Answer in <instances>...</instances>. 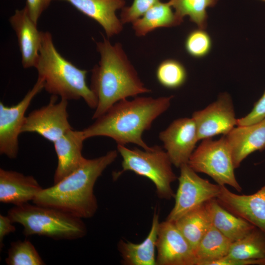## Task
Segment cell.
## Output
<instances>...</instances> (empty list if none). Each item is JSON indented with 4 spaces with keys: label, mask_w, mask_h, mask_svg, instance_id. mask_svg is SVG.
Listing matches in <instances>:
<instances>
[{
    "label": "cell",
    "mask_w": 265,
    "mask_h": 265,
    "mask_svg": "<svg viewBox=\"0 0 265 265\" xmlns=\"http://www.w3.org/2000/svg\"><path fill=\"white\" fill-rule=\"evenodd\" d=\"M173 96L135 97L121 100L82 130L85 139L103 136L111 138L117 145H137L144 150L149 146L142 133L149 130L154 121L169 107Z\"/></svg>",
    "instance_id": "6da1fadb"
},
{
    "label": "cell",
    "mask_w": 265,
    "mask_h": 265,
    "mask_svg": "<svg viewBox=\"0 0 265 265\" xmlns=\"http://www.w3.org/2000/svg\"><path fill=\"white\" fill-rule=\"evenodd\" d=\"M96 44L100 60L92 69L90 87L98 100L93 119L121 100L151 91L140 79L120 43L112 45L103 36V41Z\"/></svg>",
    "instance_id": "7a4b0ae2"
},
{
    "label": "cell",
    "mask_w": 265,
    "mask_h": 265,
    "mask_svg": "<svg viewBox=\"0 0 265 265\" xmlns=\"http://www.w3.org/2000/svg\"><path fill=\"white\" fill-rule=\"evenodd\" d=\"M118 151L84 160L75 171L47 188H43L33 203L56 209L80 218H90L98 209L94 186L98 178L117 158Z\"/></svg>",
    "instance_id": "3957f363"
},
{
    "label": "cell",
    "mask_w": 265,
    "mask_h": 265,
    "mask_svg": "<svg viewBox=\"0 0 265 265\" xmlns=\"http://www.w3.org/2000/svg\"><path fill=\"white\" fill-rule=\"evenodd\" d=\"M35 67L49 93L67 100L82 98L90 108H96L97 98L86 83L87 71L78 68L58 53L49 32H41L39 55Z\"/></svg>",
    "instance_id": "277c9868"
},
{
    "label": "cell",
    "mask_w": 265,
    "mask_h": 265,
    "mask_svg": "<svg viewBox=\"0 0 265 265\" xmlns=\"http://www.w3.org/2000/svg\"><path fill=\"white\" fill-rule=\"evenodd\" d=\"M7 215L14 223L23 226L26 237L38 235L55 240H74L82 238L87 233L81 218L34 203L15 206Z\"/></svg>",
    "instance_id": "5b68a950"
},
{
    "label": "cell",
    "mask_w": 265,
    "mask_h": 265,
    "mask_svg": "<svg viewBox=\"0 0 265 265\" xmlns=\"http://www.w3.org/2000/svg\"><path fill=\"white\" fill-rule=\"evenodd\" d=\"M117 148L122 158V170L116 174V178L126 171H132L152 181L159 198L170 200L175 197L171 185L177 177L168 155L160 146L141 150L117 145Z\"/></svg>",
    "instance_id": "8992f818"
},
{
    "label": "cell",
    "mask_w": 265,
    "mask_h": 265,
    "mask_svg": "<svg viewBox=\"0 0 265 265\" xmlns=\"http://www.w3.org/2000/svg\"><path fill=\"white\" fill-rule=\"evenodd\" d=\"M187 164L196 172L208 175L220 186L228 185L238 192L242 190L235 176L232 152L224 135L217 140H202Z\"/></svg>",
    "instance_id": "52a82bcc"
},
{
    "label": "cell",
    "mask_w": 265,
    "mask_h": 265,
    "mask_svg": "<svg viewBox=\"0 0 265 265\" xmlns=\"http://www.w3.org/2000/svg\"><path fill=\"white\" fill-rule=\"evenodd\" d=\"M180 168L175 204L166 219L172 222L203 204L216 199L220 191V185L200 177L187 163L183 164Z\"/></svg>",
    "instance_id": "ba28073f"
},
{
    "label": "cell",
    "mask_w": 265,
    "mask_h": 265,
    "mask_svg": "<svg viewBox=\"0 0 265 265\" xmlns=\"http://www.w3.org/2000/svg\"><path fill=\"white\" fill-rule=\"evenodd\" d=\"M43 80L38 77L33 87L18 104L5 106L0 102V153L11 159L19 152V135L25 121L26 111L34 97L44 89Z\"/></svg>",
    "instance_id": "9c48e42d"
},
{
    "label": "cell",
    "mask_w": 265,
    "mask_h": 265,
    "mask_svg": "<svg viewBox=\"0 0 265 265\" xmlns=\"http://www.w3.org/2000/svg\"><path fill=\"white\" fill-rule=\"evenodd\" d=\"M58 96L52 95L49 103L26 116L21 133L34 132L53 143L72 129L68 120V100L56 102Z\"/></svg>",
    "instance_id": "30bf717a"
},
{
    "label": "cell",
    "mask_w": 265,
    "mask_h": 265,
    "mask_svg": "<svg viewBox=\"0 0 265 265\" xmlns=\"http://www.w3.org/2000/svg\"><path fill=\"white\" fill-rule=\"evenodd\" d=\"M191 117L196 125L199 141L226 135L237 126L233 102L227 93L220 94L215 101L193 112Z\"/></svg>",
    "instance_id": "8fae6325"
},
{
    "label": "cell",
    "mask_w": 265,
    "mask_h": 265,
    "mask_svg": "<svg viewBox=\"0 0 265 265\" xmlns=\"http://www.w3.org/2000/svg\"><path fill=\"white\" fill-rule=\"evenodd\" d=\"M159 136L172 164L178 168L188 163L199 141L192 117L175 120Z\"/></svg>",
    "instance_id": "7c38bea8"
},
{
    "label": "cell",
    "mask_w": 265,
    "mask_h": 265,
    "mask_svg": "<svg viewBox=\"0 0 265 265\" xmlns=\"http://www.w3.org/2000/svg\"><path fill=\"white\" fill-rule=\"evenodd\" d=\"M157 265H196L195 252L173 222L159 223Z\"/></svg>",
    "instance_id": "4fadbf2b"
},
{
    "label": "cell",
    "mask_w": 265,
    "mask_h": 265,
    "mask_svg": "<svg viewBox=\"0 0 265 265\" xmlns=\"http://www.w3.org/2000/svg\"><path fill=\"white\" fill-rule=\"evenodd\" d=\"M216 199L224 208L265 233V185L250 195L234 193L220 186Z\"/></svg>",
    "instance_id": "5bb4252c"
},
{
    "label": "cell",
    "mask_w": 265,
    "mask_h": 265,
    "mask_svg": "<svg viewBox=\"0 0 265 265\" xmlns=\"http://www.w3.org/2000/svg\"><path fill=\"white\" fill-rule=\"evenodd\" d=\"M9 23L15 31L24 68L35 66L39 55L41 32L30 17L25 6L16 10L9 18Z\"/></svg>",
    "instance_id": "9a60e30c"
},
{
    "label": "cell",
    "mask_w": 265,
    "mask_h": 265,
    "mask_svg": "<svg viewBox=\"0 0 265 265\" xmlns=\"http://www.w3.org/2000/svg\"><path fill=\"white\" fill-rule=\"evenodd\" d=\"M224 136L237 169L251 154L265 150V119L249 125L237 126Z\"/></svg>",
    "instance_id": "2e32d148"
},
{
    "label": "cell",
    "mask_w": 265,
    "mask_h": 265,
    "mask_svg": "<svg viewBox=\"0 0 265 265\" xmlns=\"http://www.w3.org/2000/svg\"><path fill=\"white\" fill-rule=\"evenodd\" d=\"M70 3L78 11L98 22L108 38L120 33L123 24L116 15L125 7V0H61Z\"/></svg>",
    "instance_id": "e0dca14e"
},
{
    "label": "cell",
    "mask_w": 265,
    "mask_h": 265,
    "mask_svg": "<svg viewBox=\"0 0 265 265\" xmlns=\"http://www.w3.org/2000/svg\"><path fill=\"white\" fill-rule=\"evenodd\" d=\"M82 130H69L54 142L57 164L53 176L56 184L75 171L85 159L82 155L83 141Z\"/></svg>",
    "instance_id": "ac0fdd59"
},
{
    "label": "cell",
    "mask_w": 265,
    "mask_h": 265,
    "mask_svg": "<svg viewBox=\"0 0 265 265\" xmlns=\"http://www.w3.org/2000/svg\"><path fill=\"white\" fill-rule=\"evenodd\" d=\"M43 189L34 177L0 169V202L19 206L33 201Z\"/></svg>",
    "instance_id": "d6986e66"
},
{
    "label": "cell",
    "mask_w": 265,
    "mask_h": 265,
    "mask_svg": "<svg viewBox=\"0 0 265 265\" xmlns=\"http://www.w3.org/2000/svg\"><path fill=\"white\" fill-rule=\"evenodd\" d=\"M159 215L156 210L150 231L146 238L140 243L120 239L118 249L123 264L127 265H157L155 248L159 228Z\"/></svg>",
    "instance_id": "ffe728a7"
},
{
    "label": "cell",
    "mask_w": 265,
    "mask_h": 265,
    "mask_svg": "<svg viewBox=\"0 0 265 265\" xmlns=\"http://www.w3.org/2000/svg\"><path fill=\"white\" fill-rule=\"evenodd\" d=\"M208 204L212 225L232 242L243 238L255 227L224 208L216 199L209 201Z\"/></svg>",
    "instance_id": "44dd1931"
},
{
    "label": "cell",
    "mask_w": 265,
    "mask_h": 265,
    "mask_svg": "<svg viewBox=\"0 0 265 265\" xmlns=\"http://www.w3.org/2000/svg\"><path fill=\"white\" fill-rule=\"evenodd\" d=\"M208 202L173 222L194 252L199 242L212 224Z\"/></svg>",
    "instance_id": "7402d4cb"
},
{
    "label": "cell",
    "mask_w": 265,
    "mask_h": 265,
    "mask_svg": "<svg viewBox=\"0 0 265 265\" xmlns=\"http://www.w3.org/2000/svg\"><path fill=\"white\" fill-rule=\"evenodd\" d=\"M182 22L173 11L172 6L168 2L159 1L132 24L135 35L142 37L157 28L174 26L180 25Z\"/></svg>",
    "instance_id": "603a6c76"
},
{
    "label": "cell",
    "mask_w": 265,
    "mask_h": 265,
    "mask_svg": "<svg viewBox=\"0 0 265 265\" xmlns=\"http://www.w3.org/2000/svg\"><path fill=\"white\" fill-rule=\"evenodd\" d=\"M232 243L212 224L195 250L196 265H211L226 257Z\"/></svg>",
    "instance_id": "cb8c5ba5"
},
{
    "label": "cell",
    "mask_w": 265,
    "mask_h": 265,
    "mask_svg": "<svg viewBox=\"0 0 265 265\" xmlns=\"http://www.w3.org/2000/svg\"><path fill=\"white\" fill-rule=\"evenodd\" d=\"M229 258L242 260H265V233L255 227L241 239L233 242Z\"/></svg>",
    "instance_id": "d4e9b609"
},
{
    "label": "cell",
    "mask_w": 265,
    "mask_h": 265,
    "mask_svg": "<svg viewBox=\"0 0 265 265\" xmlns=\"http://www.w3.org/2000/svg\"><path fill=\"white\" fill-rule=\"evenodd\" d=\"M218 0H168V2L175 9V13L179 20L188 16L190 20L199 28L207 27L208 18L206 9L213 6Z\"/></svg>",
    "instance_id": "484cf974"
},
{
    "label": "cell",
    "mask_w": 265,
    "mask_h": 265,
    "mask_svg": "<svg viewBox=\"0 0 265 265\" xmlns=\"http://www.w3.org/2000/svg\"><path fill=\"white\" fill-rule=\"evenodd\" d=\"M156 75L159 82L168 89L180 87L187 78L184 66L180 61L173 59L161 62L157 68Z\"/></svg>",
    "instance_id": "4316f807"
},
{
    "label": "cell",
    "mask_w": 265,
    "mask_h": 265,
    "mask_svg": "<svg viewBox=\"0 0 265 265\" xmlns=\"http://www.w3.org/2000/svg\"><path fill=\"white\" fill-rule=\"evenodd\" d=\"M5 263L8 265H44L45 262L28 240L11 242Z\"/></svg>",
    "instance_id": "83f0119b"
},
{
    "label": "cell",
    "mask_w": 265,
    "mask_h": 265,
    "mask_svg": "<svg viewBox=\"0 0 265 265\" xmlns=\"http://www.w3.org/2000/svg\"><path fill=\"white\" fill-rule=\"evenodd\" d=\"M212 41L209 34L204 29H194L187 35L185 43L187 53L196 58L207 55L211 51Z\"/></svg>",
    "instance_id": "f1b7e54d"
},
{
    "label": "cell",
    "mask_w": 265,
    "mask_h": 265,
    "mask_svg": "<svg viewBox=\"0 0 265 265\" xmlns=\"http://www.w3.org/2000/svg\"><path fill=\"white\" fill-rule=\"evenodd\" d=\"M159 1L160 0H133L131 6L122 9L120 20L123 24L132 23Z\"/></svg>",
    "instance_id": "f546056e"
},
{
    "label": "cell",
    "mask_w": 265,
    "mask_h": 265,
    "mask_svg": "<svg viewBox=\"0 0 265 265\" xmlns=\"http://www.w3.org/2000/svg\"><path fill=\"white\" fill-rule=\"evenodd\" d=\"M265 119V91L254 104L251 111L246 115L238 119L237 126H246L258 123Z\"/></svg>",
    "instance_id": "4dcf8cb0"
},
{
    "label": "cell",
    "mask_w": 265,
    "mask_h": 265,
    "mask_svg": "<svg viewBox=\"0 0 265 265\" xmlns=\"http://www.w3.org/2000/svg\"><path fill=\"white\" fill-rule=\"evenodd\" d=\"M53 0H26V7L32 21L37 24L43 12L49 6Z\"/></svg>",
    "instance_id": "1f68e13d"
},
{
    "label": "cell",
    "mask_w": 265,
    "mask_h": 265,
    "mask_svg": "<svg viewBox=\"0 0 265 265\" xmlns=\"http://www.w3.org/2000/svg\"><path fill=\"white\" fill-rule=\"evenodd\" d=\"M9 216L0 215V251L3 248V240L4 237L11 233L16 231V227L13 224Z\"/></svg>",
    "instance_id": "d6a6232c"
},
{
    "label": "cell",
    "mask_w": 265,
    "mask_h": 265,
    "mask_svg": "<svg viewBox=\"0 0 265 265\" xmlns=\"http://www.w3.org/2000/svg\"><path fill=\"white\" fill-rule=\"evenodd\" d=\"M211 265H265V260L236 259L226 257Z\"/></svg>",
    "instance_id": "836d02e7"
},
{
    "label": "cell",
    "mask_w": 265,
    "mask_h": 265,
    "mask_svg": "<svg viewBox=\"0 0 265 265\" xmlns=\"http://www.w3.org/2000/svg\"><path fill=\"white\" fill-rule=\"evenodd\" d=\"M262 0L265 1V0Z\"/></svg>",
    "instance_id": "e575fe53"
}]
</instances>
